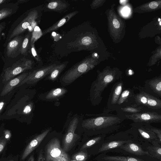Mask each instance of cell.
Instances as JSON below:
<instances>
[{
    "instance_id": "6da1fadb",
    "label": "cell",
    "mask_w": 161,
    "mask_h": 161,
    "mask_svg": "<svg viewBox=\"0 0 161 161\" xmlns=\"http://www.w3.org/2000/svg\"><path fill=\"white\" fill-rule=\"evenodd\" d=\"M96 115L84 119L82 125L84 129L97 135H107L118 131L126 119L124 115L118 114L101 113Z\"/></svg>"
},
{
    "instance_id": "7a4b0ae2",
    "label": "cell",
    "mask_w": 161,
    "mask_h": 161,
    "mask_svg": "<svg viewBox=\"0 0 161 161\" xmlns=\"http://www.w3.org/2000/svg\"><path fill=\"white\" fill-rule=\"evenodd\" d=\"M121 79V73L116 71L107 70L98 72L97 78L92 83L90 89V99L92 104L99 105L102 100V94L106 88Z\"/></svg>"
},
{
    "instance_id": "3957f363",
    "label": "cell",
    "mask_w": 161,
    "mask_h": 161,
    "mask_svg": "<svg viewBox=\"0 0 161 161\" xmlns=\"http://www.w3.org/2000/svg\"><path fill=\"white\" fill-rule=\"evenodd\" d=\"M38 17L37 10L33 9L25 13L12 25L6 41L9 42L16 36L20 35L27 29L31 32L36 26V20Z\"/></svg>"
},
{
    "instance_id": "277c9868",
    "label": "cell",
    "mask_w": 161,
    "mask_h": 161,
    "mask_svg": "<svg viewBox=\"0 0 161 161\" xmlns=\"http://www.w3.org/2000/svg\"><path fill=\"white\" fill-rule=\"evenodd\" d=\"M92 59L82 60L68 70L62 76L61 82L64 85L70 84L84 74L92 69L95 66Z\"/></svg>"
},
{
    "instance_id": "5b68a950",
    "label": "cell",
    "mask_w": 161,
    "mask_h": 161,
    "mask_svg": "<svg viewBox=\"0 0 161 161\" xmlns=\"http://www.w3.org/2000/svg\"><path fill=\"white\" fill-rule=\"evenodd\" d=\"M33 62L30 60L23 58L11 66L4 68L1 74L0 83L3 84L10 79L26 71L31 69Z\"/></svg>"
},
{
    "instance_id": "8992f818",
    "label": "cell",
    "mask_w": 161,
    "mask_h": 161,
    "mask_svg": "<svg viewBox=\"0 0 161 161\" xmlns=\"http://www.w3.org/2000/svg\"><path fill=\"white\" fill-rule=\"evenodd\" d=\"M130 125L131 127L127 130L134 142L141 145L151 144L155 140L158 141L160 143L156 134L146 129L141 123L133 122Z\"/></svg>"
},
{
    "instance_id": "52a82bcc",
    "label": "cell",
    "mask_w": 161,
    "mask_h": 161,
    "mask_svg": "<svg viewBox=\"0 0 161 161\" xmlns=\"http://www.w3.org/2000/svg\"><path fill=\"white\" fill-rule=\"evenodd\" d=\"M133 88L139 92L135 93L133 104L142 106L148 109L154 110H161V100L146 92L142 86H134Z\"/></svg>"
},
{
    "instance_id": "ba28073f",
    "label": "cell",
    "mask_w": 161,
    "mask_h": 161,
    "mask_svg": "<svg viewBox=\"0 0 161 161\" xmlns=\"http://www.w3.org/2000/svg\"><path fill=\"white\" fill-rule=\"evenodd\" d=\"M45 161H70V158L61 147L59 140L53 138L45 148Z\"/></svg>"
},
{
    "instance_id": "9c48e42d",
    "label": "cell",
    "mask_w": 161,
    "mask_h": 161,
    "mask_svg": "<svg viewBox=\"0 0 161 161\" xmlns=\"http://www.w3.org/2000/svg\"><path fill=\"white\" fill-rule=\"evenodd\" d=\"M161 110H147L124 115L126 119L134 122L151 124L161 122Z\"/></svg>"
},
{
    "instance_id": "30bf717a",
    "label": "cell",
    "mask_w": 161,
    "mask_h": 161,
    "mask_svg": "<svg viewBox=\"0 0 161 161\" xmlns=\"http://www.w3.org/2000/svg\"><path fill=\"white\" fill-rule=\"evenodd\" d=\"M110 152L142 157L146 158L147 161H153L149 153L143 149L142 145L133 141L125 143Z\"/></svg>"
},
{
    "instance_id": "8fae6325",
    "label": "cell",
    "mask_w": 161,
    "mask_h": 161,
    "mask_svg": "<svg viewBox=\"0 0 161 161\" xmlns=\"http://www.w3.org/2000/svg\"><path fill=\"white\" fill-rule=\"evenodd\" d=\"M124 83L120 80L113 86L108 98L106 106L102 113L108 114L115 111L116 106L120 96L123 88Z\"/></svg>"
},
{
    "instance_id": "7c38bea8",
    "label": "cell",
    "mask_w": 161,
    "mask_h": 161,
    "mask_svg": "<svg viewBox=\"0 0 161 161\" xmlns=\"http://www.w3.org/2000/svg\"><path fill=\"white\" fill-rule=\"evenodd\" d=\"M79 120L77 117H74L70 122L67 131L63 141V149L65 152L69 151L79 139V136L75 133Z\"/></svg>"
},
{
    "instance_id": "4fadbf2b",
    "label": "cell",
    "mask_w": 161,
    "mask_h": 161,
    "mask_svg": "<svg viewBox=\"0 0 161 161\" xmlns=\"http://www.w3.org/2000/svg\"><path fill=\"white\" fill-rule=\"evenodd\" d=\"M56 65L53 64L29 73L27 76L20 83L19 87L25 84H33L36 83L44 77L49 75Z\"/></svg>"
},
{
    "instance_id": "5bb4252c",
    "label": "cell",
    "mask_w": 161,
    "mask_h": 161,
    "mask_svg": "<svg viewBox=\"0 0 161 161\" xmlns=\"http://www.w3.org/2000/svg\"><path fill=\"white\" fill-rule=\"evenodd\" d=\"M29 73L23 72L10 79L6 83L2 84V87L0 91V97L4 98L19 86L21 82L27 76Z\"/></svg>"
},
{
    "instance_id": "9a60e30c",
    "label": "cell",
    "mask_w": 161,
    "mask_h": 161,
    "mask_svg": "<svg viewBox=\"0 0 161 161\" xmlns=\"http://www.w3.org/2000/svg\"><path fill=\"white\" fill-rule=\"evenodd\" d=\"M147 93L159 99L161 97V76L156 77L146 80L142 86Z\"/></svg>"
},
{
    "instance_id": "2e32d148",
    "label": "cell",
    "mask_w": 161,
    "mask_h": 161,
    "mask_svg": "<svg viewBox=\"0 0 161 161\" xmlns=\"http://www.w3.org/2000/svg\"><path fill=\"white\" fill-rule=\"evenodd\" d=\"M108 140H105L104 143L102 144L98 151V153H106L107 152L117 149L123 145L127 142L133 141L130 137L122 139H108L106 137Z\"/></svg>"
},
{
    "instance_id": "e0dca14e",
    "label": "cell",
    "mask_w": 161,
    "mask_h": 161,
    "mask_svg": "<svg viewBox=\"0 0 161 161\" xmlns=\"http://www.w3.org/2000/svg\"><path fill=\"white\" fill-rule=\"evenodd\" d=\"M24 37L21 36H15L7 44L6 54L8 57L14 58L20 53Z\"/></svg>"
},
{
    "instance_id": "ac0fdd59",
    "label": "cell",
    "mask_w": 161,
    "mask_h": 161,
    "mask_svg": "<svg viewBox=\"0 0 161 161\" xmlns=\"http://www.w3.org/2000/svg\"><path fill=\"white\" fill-rule=\"evenodd\" d=\"M143 149L149 154L153 161H161V146L157 141H154L151 144L141 145Z\"/></svg>"
},
{
    "instance_id": "d6986e66",
    "label": "cell",
    "mask_w": 161,
    "mask_h": 161,
    "mask_svg": "<svg viewBox=\"0 0 161 161\" xmlns=\"http://www.w3.org/2000/svg\"><path fill=\"white\" fill-rule=\"evenodd\" d=\"M50 130L47 129L43 132L37 136L28 144L25 149L21 157L22 160L24 159L34 150L38 147L50 131Z\"/></svg>"
},
{
    "instance_id": "ffe728a7",
    "label": "cell",
    "mask_w": 161,
    "mask_h": 161,
    "mask_svg": "<svg viewBox=\"0 0 161 161\" xmlns=\"http://www.w3.org/2000/svg\"><path fill=\"white\" fill-rule=\"evenodd\" d=\"M135 94L133 88H126L122 91L117 103L115 111L119 108L133 104Z\"/></svg>"
},
{
    "instance_id": "44dd1931",
    "label": "cell",
    "mask_w": 161,
    "mask_h": 161,
    "mask_svg": "<svg viewBox=\"0 0 161 161\" xmlns=\"http://www.w3.org/2000/svg\"><path fill=\"white\" fill-rule=\"evenodd\" d=\"M97 161H147L141 158L128 155H109L102 153L96 158Z\"/></svg>"
},
{
    "instance_id": "7402d4cb",
    "label": "cell",
    "mask_w": 161,
    "mask_h": 161,
    "mask_svg": "<svg viewBox=\"0 0 161 161\" xmlns=\"http://www.w3.org/2000/svg\"><path fill=\"white\" fill-rule=\"evenodd\" d=\"M151 110L142 106L133 104L122 107L118 108L116 111L117 114L123 115L138 113L143 111Z\"/></svg>"
},
{
    "instance_id": "603a6c76",
    "label": "cell",
    "mask_w": 161,
    "mask_h": 161,
    "mask_svg": "<svg viewBox=\"0 0 161 161\" xmlns=\"http://www.w3.org/2000/svg\"><path fill=\"white\" fill-rule=\"evenodd\" d=\"M68 6V4L64 1L54 0L50 1L46 5L45 7L48 11L59 12L65 10Z\"/></svg>"
},
{
    "instance_id": "cb8c5ba5",
    "label": "cell",
    "mask_w": 161,
    "mask_h": 161,
    "mask_svg": "<svg viewBox=\"0 0 161 161\" xmlns=\"http://www.w3.org/2000/svg\"><path fill=\"white\" fill-rule=\"evenodd\" d=\"M77 12H78L77 11H74L66 15L63 18L54 24L52 26L44 30L42 33V35H45L51 31L58 29L69 21L75 15Z\"/></svg>"
},
{
    "instance_id": "d4e9b609",
    "label": "cell",
    "mask_w": 161,
    "mask_h": 161,
    "mask_svg": "<svg viewBox=\"0 0 161 161\" xmlns=\"http://www.w3.org/2000/svg\"><path fill=\"white\" fill-rule=\"evenodd\" d=\"M106 135V134L97 135L84 144L81 147L80 150H84L96 146L100 147L105 141Z\"/></svg>"
},
{
    "instance_id": "484cf974",
    "label": "cell",
    "mask_w": 161,
    "mask_h": 161,
    "mask_svg": "<svg viewBox=\"0 0 161 161\" xmlns=\"http://www.w3.org/2000/svg\"><path fill=\"white\" fill-rule=\"evenodd\" d=\"M18 8V4L6 5L5 7L0 9V20L15 13Z\"/></svg>"
},
{
    "instance_id": "4316f807",
    "label": "cell",
    "mask_w": 161,
    "mask_h": 161,
    "mask_svg": "<svg viewBox=\"0 0 161 161\" xmlns=\"http://www.w3.org/2000/svg\"><path fill=\"white\" fill-rule=\"evenodd\" d=\"M67 92V90L64 88H55L48 92L46 95L45 98L48 100L56 99L63 96Z\"/></svg>"
},
{
    "instance_id": "83f0119b",
    "label": "cell",
    "mask_w": 161,
    "mask_h": 161,
    "mask_svg": "<svg viewBox=\"0 0 161 161\" xmlns=\"http://www.w3.org/2000/svg\"><path fill=\"white\" fill-rule=\"evenodd\" d=\"M67 63H64L59 65H56L47 77V79L54 81L58 77L59 75L65 67Z\"/></svg>"
},
{
    "instance_id": "f1b7e54d",
    "label": "cell",
    "mask_w": 161,
    "mask_h": 161,
    "mask_svg": "<svg viewBox=\"0 0 161 161\" xmlns=\"http://www.w3.org/2000/svg\"><path fill=\"white\" fill-rule=\"evenodd\" d=\"M31 33L29 32L24 37L22 41L20 54L26 55L29 48L30 43H31Z\"/></svg>"
},
{
    "instance_id": "f546056e",
    "label": "cell",
    "mask_w": 161,
    "mask_h": 161,
    "mask_svg": "<svg viewBox=\"0 0 161 161\" xmlns=\"http://www.w3.org/2000/svg\"><path fill=\"white\" fill-rule=\"evenodd\" d=\"M141 123L146 129L153 132L156 134L158 138L159 143L161 144V129L153 127L150 124Z\"/></svg>"
},
{
    "instance_id": "4dcf8cb0",
    "label": "cell",
    "mask_w": 161,
    "mask_h": 161,
    "mask_svg": "<svg viewBox=\"0 0 161 161\" xmlns=\"http://www.w3.org/2000/svg\"><path fill=\"white\" fill-rule=\"evenodd\" d=\"M88 157V153L84 151H81L73 155L72 158L76 161H86Z\"/></svg>"
},
{
    "instance_id": "1f68e13d",
    "label": "cell",
    "mask_w": 161,
    "mask_h": 161,
    "mask_svg": "<svg viewBox=\"0 0 161 161\" xmlns=\"http://www.w3.org/2000/svg\"><path fill=\"white\" fill-rule=\"evenodd\" d=\"M42 35V33L41 29L38 27L36 26L31 34V45L34 44L35 42Z\"/></svg>"
},
{
    "instance_id": "d6a6232c",
    "label": "cell",
    "mask_w": 161,
    "mask_h": 161,
    "mask_svg": "<svg viewBox=\"0 0 161 161\" xmlns=\"http://www.w3.org/2000/svg\"><path fill=\"white\" fill-rule=\"evenodd\" d=\"M92 40L91 38L87 36H82L80 37L79 39H78V45L82 46V48H83L84 46H87L89 45L91 43Z\"/></svg>"
},
{
    "instance_id": "836d02e7",
    "label": "cell",
    "mask_w": 161,
    "mask_h": 161,
    "mask_svg": "<svg viewBox=\"0 0 161 161\" xmlns=\"http://www.w3.org/2000/svg\"><path fill=\"white\" fill-rule=\"evenodd\" d=\"M7 143V140L3 136L0 137V153L5 147Z\"/></svg>"
},
{
    "instance_id": "e575fe53",
    "label": "cell",
    "mask_w": 161,
    "mask_h": 161,
    "mask_svg": "<svg viewBox=\"0 0 161 161\" xmlns=\"http://www.w3.org/2000/svg\"><path fill=\"white\" fill-rule=\"evenodd\" d=\"M31 51L32 53V54L33 56V57H34L35 59L38 61H40V58L38 55L37 54V53L36 51V50L35 49V46H34V44H31Z\"/></svg>"
},
{
    "instance_id": "d590c367",
    "label": "cell",
    "mask_w": 161,
    "mask_h": 161,
    "mask_svg": "<svg viewBox=\"0 0 161 161\" xmlns=\"http://www.w3.org/2000/svg\"><path fill=\"white\" fill-rule=\"evenodd\" d=\"M32 109V104L31 103L27 104L24 107L23 110V113L25 114H28L31 112Z\"/></svg>"
},
{
    "instance_id": "8d00e7d4",
    "label": "cell",
    "mask_w": 161,
    "mask_h": 161,
    "mask_svg": "<svg viewBox=\"0 0 161 161\" xmlns=\"http://www.w3.org/2000/svg\"><path fill=\"white\" fill-rule=\"evenodd\" d=\"M4 98V99L0 100V114L2 113L8 103V101L5 99V98Z\"/></svg>"
},
{
    "instance_id": "74e56055",
    "label": "cell",
    "mask_w": 161,
    "mask_h": 161,
    "mask_svg": "<svg viewBox=\"0 0 161 161\" xmlns=\"http://www.w3.org/2000/svg\"><path fill=\"white\" fill-rule=\"evenodd\" d=\"M158 6V3L155 1L152 2L149 4V7L152 9H155L157 8Z\"/></svg>"
},
{
    "instance_id": "f35d334b",
    "label": "cell",
    "mask_w": 161,
    "mask_h": 161,
    "mask_svg": "<svg viewBox=\"0 0 161 161\" xmlns=\"http://www.w3.org/2000/svg\"><path fill=\"white\" fill-rule=\"evenodd\" d=\"M45 158L43 155V151L42 149L40 150L38 157V158L37 161H44Z\"/></svg>"
},
{
    "instance_id": "ab89813d",
    "label": "cell",
    "mask_w": 161,
    "mask_h": 161,
    "mask_svg": "<svg viewBox=\"0 0 161 161\" xmlns=\"http://www.w3.org/2000/svg\"><path fill=\"white\" fill-rule=\"evenodd\" d=\"M4 136L6 140L9 139L11 137V134L10 131L8 130H5L4 131Z\"/></svg>"
},
{
    "instance_id": "60d3db41",
    "label": "cell",
    "mask_w": 161,
    "mask_h": 161,
    "mask_svg": "<svg viewBox=\"0 0 161 161\" xmlns=\"http://www.w3.org/2000/svg\"><path fill=\"white\" fill-rule=\"evenodd\" d=\"M113 24L114 27L117 29L119 28L120 26V23L118 19H114L113 20Z\"/></svg>"
},
{
    "instance_id": "b9f144b4",
    "label": "cell",
    "mask_w": 161,
    "mask_h": 161,
    "mask_svg": "<svg viewBox=\"0 0 161 161\" xmlns=\"http://www.w3.org/2000/svg\"><path fill=\"white\" fill-rule=\"evenodd\" d=\"M6 25V23L5 22H1L0 23V36L2 32L5 29Z\"/></svg>"
},
{
    "instance_id": "7bdbcfd3",
    "label": "cell",
    "mask_w": 161,
    "mask_h": 161,
    "mask_svg": "<svg viewBox=\"0 0 161 161\" xmlns=\"http://www.w3.org/2000/svg\"><path fill=\"white\" fill-rule=\"evenodd\" d=\"M29 1V0H19L17 1V2L16 3L18 4H19L26 3Z\"/></svg>"
},
{
    "instance_id": "ee69618b",
    "label": "cell",
    "mask_w": 161,
    "mask_h": 161,
    "mask_svg": "<svg viewBox=\"0 0 161 161\" xmlns=\"http://www.w3.org/2000/svg\"><path fill=\"white\" fill-rule=\"evenodd\" d=\"M10 1L9 0H0V5L6 3H8Z\"/></svg>"
},
{
    "instance_id": "f6af8a7d",
    "label": "cell",
    "mask_w": 161,
    "mask_h": 161,
    "mask_svg": "<svg viewBox=\"0 0 161 161\" xmlns=\"http://www.w3.org/2000/svg\"><path fill=\"white\" fill-rule=\"evenodd\" d=\"M28 161H34V158L33 155L30 157Z\"/></svg>"
},
{
    "instance_id": "bcb514c9",
    "label": "cell",
    "mask_w": 161,
    "mask_h": 161,
    "mask_svg": "<svg viewBox=\"0 0 161 161\" xmlns=\"http://www.w3.org/2000/svg\"><path fill=\"white\" fill-rule=\"evenodd\" d=\"M70 161H76L72 159V160H70Z\"/></svg>"
},
{
    "instance_id": "7dc6e473",
    "label": "cell",
    "mask_w": 161,
    "mask_h": 161,
    "mask_svg": "<svg viewBox=\"0 0 161 161\" xmlns=\"http://www.w3.org/2000/svg\"><path fill=\"white\" fill-rule=\"evenodd\" d=\"M95 56H97V54L96 53V54H95Z\"/></svg>"
},
{
    "instance_id": "c3c4849f",
    "label": "cell",
    "mask_w": 161,
    "mask_h": 161,
    "mask_svg": "<svg viewBox=\"0 0 161 161\" xmlns=\"http://www.w3.org/2000/svg\"><path fill=\"white\" fill-rule=\"evenodd\" d=\"M160 20V19H159H159H158V21H159Z\"/></svg>"
},
{
    "instance_id": "681fc988",
    "label": "cell",
    "mask_w": 161,
    "mask_h": 161,
    "mask_svg": "<svg viewBox=\"0 0 161 161\" xmlns=\"http://www.w3.org/2000/svg\"><path fill=\"white\" fill-rule=\"evenodd\" d=\"M160 25H161V22H160Z\"/></svg>"
},
{
    "instance_id": "f907efd6",
    "label": "cell",
    "mask_w": 161,
    "mask_h": 161,
    "mask_svg": "<svg viewBox=\"0 0 161 161\" xmlns=\"http://www.w3.org/2000/svg\"></svg>"
}]
</instances>
